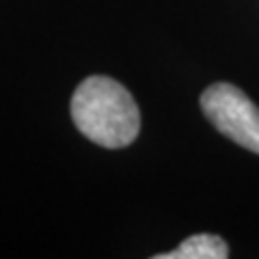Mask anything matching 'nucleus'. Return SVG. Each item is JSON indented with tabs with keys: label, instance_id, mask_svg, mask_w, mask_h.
I'll return each mask as SVG.
<instances>
[{
	"label": "nucleus",
	"instance_id": "nucleus-3",
	"mask_svg": "<svg viewBox=\"0 0 259 259\" xmlns=\"http://www.w3.org/2000/svg\"><path fill=\"white\" fill-rule=\"evenodd\" d=\"M229 257V246L214 233H197L184 240L175 250L160 253L156 259H225Z\"/></svg>",
	"mask_w": 259,
	"mask_h": 259
},
{
	"label": "nucleus",
	"instance_id": "nucleus-2",
	"mask_svg": "<svg viewBox=\"0 0 259 259\" xmlns=\"http://www.w3.org/2000/svg\"><path fill=\"white\" fill-rule=\"evenodd\" d=\"M201 110L218 132L253 153H259V108L244 91L216 82L201 93Z\"/></svg>",
	"mask_w": 259,
	"mask_h": 259
},
{
	"label": "nucleus",
	"instance_id": "nucleus-1",
	"mask_svg": "<svg viewBox=\"0 0 259 259\" xmlns=\"http://www.w3.org/2000/svg\"><path fill=\"white\" fill-rule=\"evenodd\" d=\"M71 117L89 141L121 149L136 141L141 112L127 89L108 76H91L71 97Z\"/></svg>",
	"mask_w": 259,
	"mask_h": 259
}]
</instances>
